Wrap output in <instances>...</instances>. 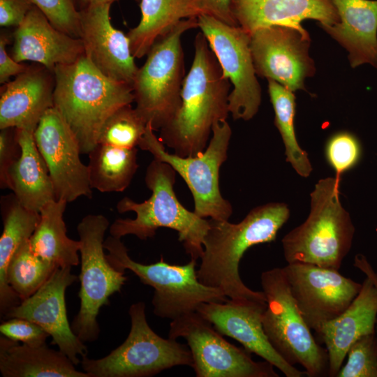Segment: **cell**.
Wrapping results in <instances>:
<instances>
[{"instance_id":"7a4b0ae2","label":"cell","mask_w":377,"mask_h":377,"mask_svg":"<svg viewBox=\"0 0 377 377\" xmlns=\"http://www.w3.org/2000/svg\"><path fill=\"white\" fill-rule=\"evenodd\" d=\"M289 216L286 204L269 202L254 207L237 223L210 219L197 270L198 280L232 300L266 302L263 291L253 290L242 281L239 263L250 247L274 241Z\"/></svg>"},{"instance_id":"4316f807","label":"cell","mask_w":377,"mask_h":377,"mask_svg":"<svg viewBox=\"0 0 377 377\" xmlns=\"http://www.w3.org/2000/svg\"><path fill=\"white\" fill-rule=\"evenodd\" d=\"M141 18L127 36L135 58L146 56L154 43L180 21L202 15L196 0H140Z\"/></svg>"},{"instance_id":"f1b7e54d","label":"cell","mask_w":377,"mask_h":377,"mask_svg":"<svg viewBox=\"0 0 377 377\" xmlns=\"http://www.w3.org/2000/svg\"><path fill=\"white\" fill-rule=\"evenodd\" d=\"M3 229L0 238V309L5 314L21 300L8 285L6 274L8 264L21 245L33 235L40 213L24 207L15 195L3 199Z\"/></svg>"},{"instance_id":"f35d334b","label":"cell","mask_w":377,"mask_h":377,"mask_svg":"<svg viewBox=\"0 0 377 377\" xmlns=\"http://www.w3.org/2000/svg\"><path fill=\"white\" fill-rule=\"evenodd\" d=\"M34 6L30 0H0V26L17 27Z\"/></svg>"},{"instance_id":"836d02e7","label":"cell","mask_w":377,"mask_h":377,"mask_svg":"<svg viewBox=\"0 0 377 377\" xmlns=\"http://www.w3.org/2000/svg\"><path fill=\"white\" fill-rule=\"evenodd\" d=\"M347 361L337 377H377V337L375 333L358 339L347 353Z\"/></svg>"},{"instance_id":"e0dca14e","label":"cell","mask_w":377,"mask_h":377,"mask_svg":"<svg viewBox=\"0 0 377 377\" xmlns=\"http://www.w3.org/2000/svg\"><path fill=\"white\" fill-rule=\"evenodd\" d=\"M71 267H57L35 293L12 307L5 316L6 318H24L40 326L52 337V343L77 365L80 363V357L87 356L88 350L73 331L67 317L66 290L77 279Z\"/></svg>"},{"instance_id":"ac0fdd59","label":"cell","mask_w":377,"mask_h":377,"mask_svg":"<svg viewBox=\"0 0 377 377\" xmlns=\"http://www.w3.org/2000/svg\"><path fill=\"white\" fill-rule=\"evenodd\" d=\"M266 306V302L228 298L223 302L202 303L196 311L221 334L235 339L248 352L269 362L286 377H302L306 372L286 362L269 343L262 322Z\"/></svg>"},{"instance_id":"484cf974","label":"cell","mask_w":377,"mask_h":377,"mask_svg":"<svg viewBox=\"0 0 377 377\" xmlns=\"http://www.w3.org/2000/svg\"><path fill=\"white\" fill-rule=\"evenodd\" d=\"M17 133L22 153L10 172V189L24 207L40 213L45 205L57 200L53 183L36 146L34 131L17 128Z\"/></svg>"},{"instance_id":"ab89813d","label":"cell","mask_w":377,"mask_h":377,"mask_svg":"<svg viewBox=\"0 0 377 377\" xmlns=\"http://www.w3.org/2000/svg\"><path fill=\"white\" fill-rule=\"evenodd\" d=\"M202 15H210L226 24L238 26L232 8V0H196Z\"/></svg>"},{"instance_id":"8d00e7d4","label":"cell","mask_w":377,"mask_h":377,"mask_svg":"<svg viewBox=\"0 0 377 377\" xmlns=\"http://www.w3.org/2000/svg\"><path fill=\"white\" fill-rule=\"evenodd\" d=\"M1 335L29 346L45 343L49 334L38 325L24 318H10L0 325Z\"/></svg>"},{"instance_id":"74e56055","label":"cell","mask_w":377,"mask_h":377,"mask_svg":"<svg viewBox=\"0 0 377 377\" xmlns=\"http://www.w3.org/2000/svg\"><path fill=\"white\" fill-rule=\"evenodd\" d=\"M22 153L17 128L9 127L0 131V187L10 189V172Z\"/></svg>"},{"instance_id":"3957f363","label":"cell","mask_w":377,"mask_h":377,"mask_svg":"<svg viewBox=\"0 0 377 377\" xmlns=\"http://www.w3.org/2000/svg\"><path fill=\"white\" fill-rule=\"evenodd\" d=\"M54 107L77 138L81 152L98 144L101 128L119 108L134 102L133 85L110 78L85 56L53 70Z\"/></svg>"},{"instance_id":"44dd1931","label":"cell","mask_w":377,"mask_h":377,"mask_svg":"<svg viewBox=\"0 0 377 377\" xmlns=\"http://www.w3.org/2000/svg\"><path fill=\"white\" fill-rule=\"evenodd\" d=\"M1 91L0 129L35 131L44 113L54 107V76L45 66H28Z\"/></svg>"},{"instance_id":"d4e9b609","label":"cell","mask_w":377,"mask_h":377,"mask_svg":"<svg viewBox=\"0 0 377 377\" xmlns=\"http://www.w3.org/2000/svg\"><path fill=\"white\" fill-rule=\"evenodd\" d=\"M0 371L3 377H89L61 350L46 343L29 346L0 337Z\"/></svg>"},{"instance_id":"b9f144b4","label":"cell","mask_w":377,"mask_h":377,"mask_svg":"<svg viewBox=\"0 0 377 377\" xmlns=\"http://www.w3.org/2000/svg\"><path fill=\"white\" fill-rule=\"evenodd\" d=\"M353 265L362 272L366 276L369 277L377 288V273L363 254H357L355 256Z\"/></svg>"},{"instance_id":"9a60e30c","label":"cell","mask_w":377,"mask_h":377,"mask_svg":"<svg viewBox=\"0 0 377 377\" xmlns=\"http://www.w3.org/2000/svg\"><path fill=\"white\" fill-rule=\"evenodd\" d=\"M282 268L302 316L316 333L349 306L362 286L339 270L312 264L292 263Z\"/></svg>"},{"instance_id":"7402d4cb","label":"cell","mask_w":377,"mask_h":377,"mask_svg":"<svg viewBox=\"0 0 377 377\" xmlns=\"http://www.w3.org/2000/svg\"><path fill=\"white\" fill-rule=\"evenodd\" d=\"M360 291L338 317L327 322L316 333L328 356V376L337 377L350 346L360 337L375 333L377 288L367 276Z\"/></svg>"},{"instance_id":"30bf717a","label":"cell","mask_w":377,"mask_h":377,"mask_svg":"<svg viewBox=\"0 0 377 377\" xmlns=\"http://www.w3.org/2000/svg\"><path fill=\"white\" fill-rule=\"evenodd\" d=\"M232 130L227 120L215 123L205 150L195 156L182 157L170 154L148 123L138 147L152 154L154 158L170 165L190 189L194 212L201 218L228 221L232 214L230 202L219 188V170L228 158Z\"/></svg>"},{"instance_id":"60d3db41","label":"cell","mask_w":377,"mask_h":377,"mask_svg":"<svg viewBox=\"0 0 377 377\" xmlns=\"http://www.w3.org/2000/svg\"><path fill=\"white\" fill-rule=\"evenodd\" d=\"M10 42L9 36L4 33L0 36V83L6 84L12 76L25 71L28 66L15 61L6 52V47Z\"/></svg>"},{"instance_id":"8992f818","label":"cell","mask_w":377,"mask_h":377,"mask_svg":"<svg viewBox=\"0 0 377 377\" xmlns=\"http://www.w3.org/2000/svg\"><path fill=\"white\" fill-rule=\"evenodd\" d=\"M196 27L198 17L180 21L154 43L138 68L133 84L135 108L154 131L167 124L180 107L185 77L181 38Z\"/></svg>"},{"instance_id":"277c9868","label":"cell","mask_w":377,"mask_h":377,"mask_svg":"<svg viewBox=\"0 0 377 377\" xmlns=\"http://www.w3.org/2000/svg\"><path fill=\"white\" fill-rule=\"evenodd\" d=\"M176 171L167 163L154 158L147 168L145 184L151 191L149 199L137 202L124 197L117 204L119 213H135L134 219H117L109 228L111 236L121 239L135 235L141 240L154 237L158 228L177 232L178 239L191 258L198 260L203 253V239L209 220L186 209L175 191Z\"/></svg>"},{"instance_id":"603a6c76","label":"cell","mask_w":377,"mask_h":377,"mask_svg":"<svg viewBox=\"0 0 377 377\" xmlns=\"http://www.w3.org/2000/svg\"><path fill=\"white\" fill-rule=\"evenodd\" d=\"M232 8L238 26L249 34L274 25L302 27L307 19L320 26L340 20L331 0H232Z\"/></svg>"},{"instance_id":"d6a6232c","label":"cell","mask_w":377,"mask_h":377,"mask_svg":"<svg viewBox=\"0 0 377 377\" xmlns=\"http://www.w3.org/2000/svg\"><path fill=\"white\" fill-rule=\"evenodd\" d=\"M147 124L131 104L112 112L103 124L98 144L135 148L144 135Z\"/></svg>"},{"instance_id":"7c38bea8","label":"cell","mask_w":377,"mask_h":377,"mask_svg":"<svg viewBox=\"0 0 377 377\" xmlns=\"http://www.w3.org/2000/svg\"><path fill=\"white\" fill-rule=\"evenodd\" d=\"M186 339L197 377H278L267 361L256 362L251 353L227 341L197 311L184 314L170 324L168 338Z\"/></svg>"},{"instance_id":"ffe728a7","label":"cell","mask_w":377,"mask_h":377,"mask_svg":"<svg viewBox=\"0 0 377 377\" xmlns=\"http://www.w3.org/2000/svg\"><path fill=\"white\" fill-rule=\"evenodd\" d=\"M12 58L31 61L53 72L57 65L70 64L84 55L82 40L56 29L36 6L13 33Z\"/></svg>"},{"instance_id":"7bdbcfd3","label":"cell","mask_w":377,"mask_h":377,"mask_svg":"<svg viewBox=\"0 0 377 377\" xmlns=\"http://www.w3.org/2000/svg\"><path fill=\"white\" fill-rule=\"evenodd\" d=\"M118 0H77L78 5L80 6V8L84 7L86 6L90 5V4H94V3H112L114 1H116ZM135 1H140V0H135Z\"/></svg>"},{"instance_id":"d6986e66","label":"cell","mask_w":377,"mask_h":377,"mask_svg":"<svg viewBox=\"0 0 377 377\" xmlns=\"http://www.w3.org/2000/svg\"><path fill=\"white\" fill-rule=\"evenodd\" d=\"M112 3H94L80 8V36L84 54L105 75L133 84L138 67L127 35L111 23Z\"/></svg>"},{"instance_id":"f546056e","label":"cell","mask_w":377,"mask_h":377,"mask_svg":"<svg viewBox=\"0 0 377 377\" xmlns=\"http://www.w3.org/2000/svg\"><path fill=\"white\" fill-rule=\"evenodd\" d=\"M138 149L97 144L88 154L89 183L102 193L122 192L138 168Z\"/></svg>"},{"instance_id":"4fadbf2b","label":"cell","mask_w":377,"mask_h":377,"mask_svg":"<svg viewBox=\"0 0 377 377\" xmlns=\"http://www.w3.org/2000/svg\"><path fill=\"white\" fill-rule=\"evenodd\" d=\"M198 27L205 36L223 71L232 85L228 97L229 112L235 120L249 121L261 103L250 49V34L239 26L226 24L210 15L198 17Z\"/></svg>"},{"instance_id":"8fae6325","label":"cell","mask_w":377,"mask_h":377,"mask_svg":"<svg viewBox=\"0 0 377 377\" xmlns=\"http://www.w3.org/2000/svg\"><path fill=\"white\" fill-rule=\"evenodd\" d=\"M109 228L108 219L102 214H88L77 227L80 242V306L71 328L84 343L98 338L99 311L109 304L111 295L121 291L127 279L124 272L110 265L104 251V237Z\"/></svg>"},{"instance_id":"cb8c5ba5","label":"cell","mask_w":377,"mask_h":377,"mask_svg":"<svg viewBox=\"0 0 377 377\" xmlns=\"http://www.w3.org/2000/svg\"><path fill=\"white\" fill-rule=\"evenodd\" d=\"M339 22L320 27L348 52L351 67L377 68V0H331Z\"/></svg>"},{"instance_id":"83f0119b","label":"cell","mask_w":377,"mask_h":377,"mask_svg":"<svg viewBox=\"0 0 377 377\" xmlns=\"http://www.w3.org/2000/svg\"><path fill=\"white\" fill-rule=\"evenodd\" d=\"M67 203L64 200H54L45 205L29 239L32 250L57 267H73L80 263V242L66 234L64 214Z\"/></svg>"},{"instance_id":"2e32d148","label":"cell","mask_w":377,"mask_h":377,"mask_svg":"<svg viewBox=\"0 0 377 377\" xmlns=\"http://www.w3.org/2000/svg\"><path fill=\"white\" fill-rule=\"evenodd\" d=\"M36 146L47 167L57 200L91 198L89 168L80 159L75 134L54 108L48 109L34 131Z\"/></svg>"},{"instance_id":"4dcf8cb0","label":"cell","mask_w":377,"mask_h":377,"mask_svg":"<svg viewBox=\"0 0 377 377\" xmlns=\"http://www.w3.org/2000/svg\"><path fill=\"white\" fill-rule=\"evenodd\" d=\"M268 91L275 118L274 124L281 136L286 161L302 177H308L313 170L308 154L300 146L295 131V96L293 91L279 82L267 80Z\"/></svg>"},{"instance_id":"52a82bcc","label":"cell","mask_w":377,"mask_h":377,"mask_svg":"<svg viewBox=\"0 0 377 377\" xmlns=\"http://www.w3.org/2000/svg\"><path fill=\"white\" fill-rule=\"evenodd\" d=\"M107 259L114 268L133 272L140 281L151 286L154 313L171 320L196 311L202 303L225 302L227 297L218 288L207 286L198 280L196 260L191 258L185 265H172L163 258L155 263L142 264L133 260L121 239L110 235L103 243Z\"/></svg>"},{"instance_id":"5bb4252c","label":"cell","mask_w":377,"mask_h":377,"mask_svg":"<svg viewBox=\"0 0 377 377\" xmlns=\"http://www.w3.org/2000/svg\"><path fill=\"white\" fill-rule=\"evenodd\" d=\"M311 39L303 27L274 25L250 34V49L257 75L274 80L292 91H306L304 81L315 74L309 57Z\"/></svg>"},{"instance_id":"5b68a950","label":"cell","mask_w":377,"mask_h":377,"mask_svg":"<svg viewBox=\"0 0 377 377\" xmlns=\"http://www.w3.org/2000/svg\"><path fill=\"white\" fill-rule=\"evenodd\" d=\"M340 178L320 179L311 193V209L306 221L282 239L288 263H303L339 270L350 251L355 227L343 207Z\"/></svg>"},{"instance_id":"1f68e13d","label":"cell","mask_w":377,"mask_h":377,"mask_svg":"<svg viewBox=\"0 0 377 377\" xmlns=\"http://www.w3.org/2000/svg\"><path fill=\"white\" fill-rule=\"evenodd\" d=\"M57 267L38 256L32 250L29 239L12 257L6 270V281L22 301L35 293Z\"/></svg>"},{"instance_id":"d590c367","label":"cell","mask_w":377,"mask_h":377,"mask_svg":"<svg viewBox=\"0 0 377 377\" xmlns=\"http://www.w3.org/2000/svg\"><path fill=\"white\" fill-rule=\"evenodd\" d=\"M57 29L80 36V11L77 0H30Z\"/></svg>"},{"instance_id":"9c48e42d","label":"cell","mask_w":377,"mask_h":377,"mask_svg":"<svg viewBox=\"0 0 377 377\" xmlns=\"http://www.w3.org/2000/svg\"><path fill=\"white\" fill-rule=\"evenodd\" d=\"M131 330L122 344L100 359L81 358L89 377H149L175 366L193 367L191 350L173 339H164L149 325L145 304L129 309Z\"/></svg>"},{"instance_id":"e575fe53","label":"cell","mask_w":377,"mask_h":377,"mask_svg":"<svg viewBox=\"0 0 377 377\" xmlns=\"http://www.w3.org/2000/svg\"><path fill=\"white\" fill-rule=\"evenodd\" d=\"M361 154L362 147L358 139L346 131L333 135L325 146L326 159L338 178L357 164Z\"/></svg>"},{"instance_id":"6da1fadb","label":"cell","mask_w":377,"mask_h":377,"mask_svg":"<svg viewBox=\"0 0 377 377\" xmlns=\"http://www.w3.org/2000/svg\"><path fill=\"white\" fill-rule=\"evenodd\" d=\"M230 82L202 32L194 40V57L181 91V105L160 131V140L174 154L195 156L207 146L215 123L227 120Z\"/></svg>"},{"instance_id":"ba28073f","label":"cell","mask_w":377,"mask_h":377,"mask_svg":"<svg viewBox=\"0 0 377 377\" xmlns=\"http://www.w3.org/2000/svg\"><path fill=\"white\" fill-rule=\"evenodd\" d=\"M260 283L267 302L263 326L272 347L289 364L302 366L309 377L328 374L327 350L312 335L292 295L283 268L263 272Z\"/></svg>"}]
</instances>
